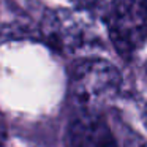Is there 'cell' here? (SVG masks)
Wrapping results in <instances>:
<instances>
[{"instance_id": "cell-1", "label": "cell", "mask_w": 147, "mask_h": 147, "mask_svg": "<svg viewBox=\"0 0 147 147\" xmlns=\"http://www.w3.org/2000/svg\"><path fill=\"white\" fill-rule=\"evenodd\" d=\"M122 76L112 63L105 59H84L71 71L70 92L84 111L96 112L117 96Z\"/></svg>"}, {"instance_id": "cell-2", "label": "cell", "mask_w": 147, "mask_h": 147, "mask_svg": "<svg viewBox=\"0 0 147 147\" xmlns=\"http://www.w3.org/2000/svg\"><path fill=\"white\" fill-rule=\"evenodd\" d=\"M103 19L114 48L122 55H128L146 33L147 0H112Z\"/></svg>"}, {"instance_id": "cell-3", "label": "cell", "mask_w": 147, "mask_h": 147, "mask_svg": "<svg viewBox=\"0 0 147 147\" xmlns=\"http://www.w3.org/2000/svg\"><path fill=\"white\" fill-rule=\"evenodd\" d=\"M45 32L49 41L62 51H76L93 41L90 26L81 16L70 11L52 13L46 21Z\"/></svg>"}, {"instance_id": "cell-4", "label": "cell", "mask_w": 147, "mask_h": 147, "mask_svg": "<svg viewBox=\"0 0 147 147\" xmlns=\"http://www.w3.org/2000/svg\"><path fill=\"white\" fill-rule=\"evenodd\" d=\"M70 147H117L109 125L93 111H84L68 127Z\"/></svg>"}, {"instance_id": "cell-5", "label": "cell", "mask_w": 147, "mask_h": 147, "mask_svg": "<svg viewBox=\"0 0 147 147\" xmlns=\"http://www.w3.org/2000/svg\"><path fill=\"white\" fill-rule=\"evenodd\" d=\"M71 2L76 3L82 10L92 11V13H98L103 18L106 14V11H108L112 0H71Z\"/></svg>"}, {"instance_id": "cell-6", "label": "cell", "mask_w": 147, "mask_h": 147, "mask_svg": "<svg viewBox=\"0 0 147 147\" xmlns=\"http://www.w3.org/2000/svg\"><path fill=\"white\" fill-rule=\"evenodd\" d=\"M144 120H146V127H147V108H146V112H144Z\"/></svg>"}, {"instance_id": "cell-7", "label": "cell", "mask_w": 147, "mask_h": 147, "mask_svg": "<svg viewBox=\"0 0 147 147\" xmlns=\"http://www.w3.org/2000/svg\"><path fill=\"white\" fill-rule=\"evenodd\" d=\"M146 70H147V65H146Z\"/></svg>"}, {"instance_id": "cell-8", "label": "cell", "mask_w": 147, "mask_h": 147, "mask_svg": "<svg viewBox=\"0 0 147 147\" xmlns=\"http://www.w3.org/2000/svg\"><path fill=\"white\" fill-rule=\"evenodd\" d=\"M144 147H147V146H144Z\"/></svg>"}]
</instances>
